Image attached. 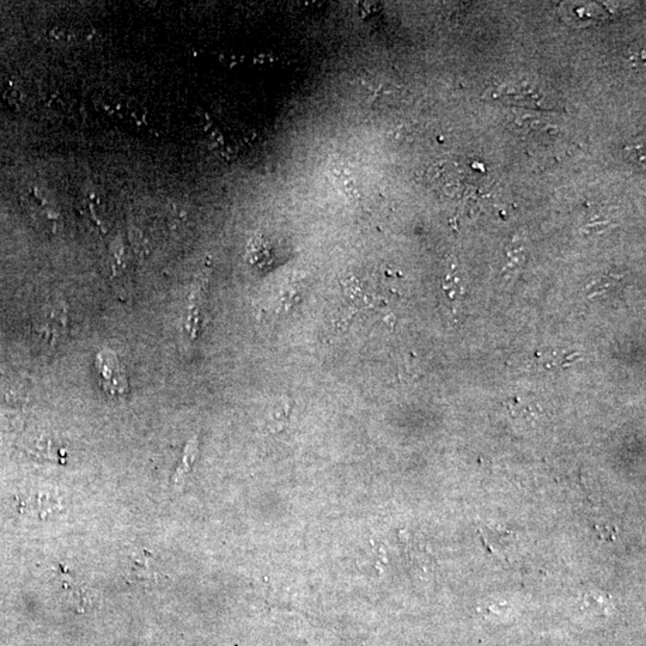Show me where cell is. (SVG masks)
Returning <instances> with one entry per match:
<instances>
[{
	"label": "cell",
	"instance_id": "1",
	"mask_svg": "<svg viewBox=\"0 0 646 646\" xmlns=\"http://www.w3.org/2000/svg\"><path fill=\"white\" fill-rule=\"evenodd\" d=\"M95 364L100 375L102 376L103 388L109 393V395L123 396L127 393L129 385H127L125 372L121 368L119 359L113 352L105 351L99 354Z\"/></svg>",
	"mask_w": 646,
	"mask_h": 646
},
{
	"label": "cell",
	"instance_id": "2",
	"mask_svg": "<svg viewBox=\"0 0 646 646\" xmlns=\"http://www.w3.org/2000/svg\"><path fill=\"white\" fill-rule=\"evenodd\" d=\"M157 573L150 553L145 552L131 562L127 570V578L129 582L138 586H150L152 583L157 582Z\"/></svg>",
	"mask_w": 646,
	"mask_h": 646
},
{
	"label": "cell",
	"instance_id": "3",
	"mask_svg": "<svg viewBox=\"0 0 646 646\" xmlns=\"http://www.w3.org/2000/svg\"><path fill=\"white\" fill-rule=\"evenodd\" d=\"M70 601L76 610H85L86 608L94 606L96 603V595L92 589L85 588V586H78V588L71 590Z\"/></svg>",
	"mask_w": 646,
	"mask_h": 646
},
{
	"label": "cell",
	"instance_id": "4",
	"mask_svg": "<svg viewBox=\"0 0 646 646\" xmlns=\"http://www.w3.org/2000/svg\"><path fill=\"white\" fill-rule=\"evenodd\" d=\"M195 445H192L191 443L189 444L187 451H186V455L185 458H183L182 465L179 466L178 472H176V475L174 476L176 483H179V482H181V480L183 479V475H185L186 472H187L189 467H191L193 458H195Z\"/></svg>",
	"mask_w": 646,
	"mask_h": 646
}]
</instances>
